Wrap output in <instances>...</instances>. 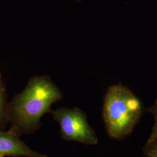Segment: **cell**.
I'll list each match as a JSON object with an SVG mask.
<instances>
[{"label":"cell","instance_id":"1","mask_svg":"<svg viewBox=\"0 0 157 157\" xmlns=\"http://www.w3.org/2000/svg\"><path fill=\"white\" fill-rule=\"evenodd\" d=\"M62 93L47 76L32 78L22 93L16 95L8 105L11 128L20 135L37 129L40 119L51 112V105L62 98Z\"/></svg>","mask_w":157,"mask_h":157},{"label":"cell","instance_id":"2","mask_svg":"<svg viewBox=\"0 0 157 157\" xmlns=\"http://www.w3.org/2000/svg\"><path fill=\"white\" fill-rule=\"evenodd\" d=\"M143 113L140 100L123 84H114L104 98L103 118L108 135L121 139L131 133Z\"/></svg>","mask_w":157,"mask_h":157},{"label":"cell","instance_id":"3","mask_svg":"<svg viewBox=\"0 0 157 157\" xmlns=\"http://www.w3.org/2000/svg\"><path fill=\"white\" fill-rule=\"evenodd\" d=\"M61 127L63 139L76 141L87 145H95L98 139L88 124L84 112L78 108H60L51 111Z\"/></svg>","mask_w":157,"mask_h":157},{"label":"cell","instance_id":"4","mask_svg":"<svg viewBox=\"0 0 157 157\" xmlns=\"http://www.w3.org/2000/svg\"><path fill=\"white\" fill-rule=\"evenodd\" d=\"M20 135L12 128L0 130V155L11 157H47L29 148L19 139Z\"/></svg>","mask_w":157,"mask_h":157},{"label":"cell","instance_id":"5","mask_svg":"<svg viewBox=\"0 0 157 157\" xmlns=\"http://www.w3.org/2000/svg\"><path fill=\"white\" fill-rule=\"evenodd\" d=\"M6 86L0 74V130L6 127L9 121Z\"/></svg>","mask_w":157,"mask_h":157},{"label":"cell","instance_id":"6","mask_svg":"<svg viewBox=\"0 0 157 157\" xmlns=\"http://www.w3.org/2000/svg\"><path fill=\"white\" fill-rule=\"evenodd\" d=\"M147 111L152 114L155 119L154 124L152 129L151 133L150 135L149 138L147 141V142H150L157 138V99L155 103L152 106L149 107L147 109Z\"/></svg>","mask_w":157,"mask_h":157},{"label":"cell","instance_id":"7","mask_svg":"<svg viewBox=\"0 0 157 157\" xmlns=\"http://www.w3.org/2000/svg\"><path fill=\"white\" fill-rule=\"evenodd\" d=\"M144 157H157V138L147 142L143 148Z\"/></svg>","mask_w":157,"mask_h":157},{"label":"cell","instance_id":"8","mask_svg":"<svg viewBox=\"0 0 157 157\" xmlns=\"http://www.w3.org/2000/svg\"><path fill=\"white\" fill-rule=\"evenodd\" d=\"M0 157H4V156H2V155H0Z\"/></svg>","mask_w":157,"mask_h":157}]
</instances>
